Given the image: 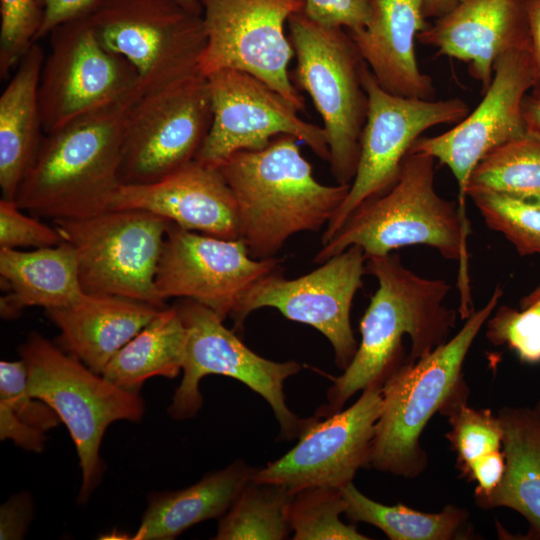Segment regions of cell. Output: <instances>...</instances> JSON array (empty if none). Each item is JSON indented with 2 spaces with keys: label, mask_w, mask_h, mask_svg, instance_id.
Segmentation results:
<instances>
[{
  "label": "cell",
  "mask_w": 540,
  "mask_h": 540,
  "mask_svg": "<svg viewBox=\"0 0 540 540\" xmlns=\"http://www.w3.org/2000/svg\"><path fill=\"white\" fill-rule=\"evenodd\" d=\"M366 273L378 288L360 321L361 342L343 373L329 377L327 402L315 413L320 418L342 410L356 392L383 384L406 360L405 335L411 341L407 359L416 361L446 342L456 324L458 310L444 305L452 288L445 280L419 276L391 253L367 258Z\"/></svg>",
  "instance_id": "1"
},
{
  "label": "cell",
  "mask_w": 540,
  "mask_h": 540,
  "mask_svg": "<svg viewBox=\"0 0 540 540\" xmlns=\"http://www.w3.org/2000/svg\"><path fill=\"white\" fill-rule=\"evenodd\" d=\"M470 224L458 202L441 197L435 188V158L409 151L393 185L362 202L317 252L322 264L350 246L367 258L383 256L414 245L436 249L444 258L459 261L458 313L467 319L474 311L468 275L467 236Z\"/></svg>",
  "instance_id": "2"
},
{
  "label": "cell",
  "mask_w": 540,
  "mask_h": 540,
  "mask_svg": "<svg viewBox=\"0 0 540 540\" xmlns=\"http://www.w3.org/2000/svg\"><path fill=\"white\" fill-rule=\"evenodd\" d=\"M297 141L282 134L218 166L237 204L239 238L255 259L275 257L297 233L319 231L349 192L350 185L320 183Z\"/></svg>",
  "instance_id": "3"
},
{
  "label": "cell",
  "mask_w": 540,
  "mask_h": 540,
  "mask_svg": "<svg viewBox=\"0 0 540 540\" xmlns=\"http://www.w3.org/2000/svg\"><path fill=\"white\" fill-rule=\"evenodd\" d=\"M125 98L45 134L15 202L36 217L73 220L109 210L121 185L120 164L130 110Z\"/></svg>",
  "instance_id": "4"
},
{
  "label": "cell",
  "mask_w": 540,
  "mask_h": 540,
  "mask_svg": "<svg viewBox=\"0 0 540 540\" xmlns=\"http://www.w3.org/2000/svg\"><path fill=\"white\" fill-rule=\"evenodd\" d=\"M503 296L496 286L485 305L462 328L424 357L400 364L382 384L370 463L378 471L415 478L427 466L420 436L432 416L466 383L463 364L479 331Z\"/></svg>",
  "instance_id": "5"
},
{
  "label": "cell",
  "mask_w": 540,
  "mask_h": 540,
  "mask_svg": "<svg viewBox=\"0 0 540 540\" xmlns=\"http://www.w3.org/2000/svg\"><path fill=\"white\" fill-rule=\"evenodd\" d=\"M19 355L29 393L56 412L74 442L82 472L77 501L85 504L104 473L100 447L106 429L119 420L140 421L144 401L138 392L114 385L38 332L27 335Z\"/></svg>",
  "instance_id": "6"
},
{
  "label": "cell",
  "mask_w": 540,
  "mask_h": 540,
  "mask_svg": "<svg viewBox=\"0 0 540 540\" xmlns=\"http://www.w3.org/2000/svg\"><path fill=\"white\" fill-rule=\"evenodd\" d=\"M287 27L296 57L291 81L308 93L322 119L332 176L337 184L350 185L368 112L362 79L366 63L343 28L322 26L303 11L290 16Z\"/></svg>",
  "instance_id": "7"
},
{
  "label": "cell",
  "mask_w": 540,
  "mask_h": 540,
  "mask_svg": "<svg viewBox=\"0 0 540 540\" xmlns=\"http://www.w3.org/2000/svg\"><path fill=\"white\" fill-rule=\"evenodd\" d=\"M101 44L135 69L148 94L199 74L202 15L173 0H103L88 15Z\"/></svg>",
  "instance_id": "8"
},
{
  "label": "cell",
  "mask_w": 540,
  "mask_h": 540,
  "mask_svg": "<svg viewBox=\"0 0 540 540\" xmlns=\"http://www.w3.org/2000/svg\"><path fill=\"white\" fill-rule=\"evenodd\" d=\"M52 222L75 250L84 293L165 307L155 279L170 221L147 211L121 209Z\"/></svg>",
  "instance_id": "9"
},
{
  "label": "cell",
  "mask_w": 540,
  "mask_h": 540,
  "mask_svg": "<svg viewBox=\"0 0 540 540\" xmlns=\"http://www.w3.org/2000/svg\"><path fill=\"white\" fill-rule=\"evenodd\" d=\"M187 331L183 377L175 390L168 414L175 420L194 417L203 400L202 378L222 375L234 378L259 394L270 405L280 426V437H299L307 418L294 414L286 404L285 381L302 366L296 361L276 362L249 349L211 309L189 299L176 304Z\"/></svg>",
  "instance_id": "10"
},
{
  "label": "cell",
  "mask_w": 540,
  "mask_h": 540,
  "mask_svg": "<svg viewBox=\"0 0 540 540\" xmlns=\"http://www.w3.org/2000/svg\"><path fill=\"white\" fill-rule=\"evenodd\" d=\"M206 32L199 62L204 77L233 69L249 73L280 93L299 112L306 104L293 85L294 50L285 26L302 12L304 0H198Z\"/></svg>",
  "instance_id": "11"
},
{
  "label": "cell",
  "mask_w": 540,
  "mask_h": 540,
  "mask_svg": "<svg viewBox=\"0 0 540 540\" xmlns=\"http://www.w3.org/2000/svg\"><path fill=\"white\" fill-rule=\"evenodd\" d=\"M362 79L368 95V112L357 170L344 202L325 228L322 244L362 202L393 185L404 158L423 132L442 124L455 125L469 113L468 104L461 98L425 100L391 94L378 84L367 65Z\"/></svg>",
  "instance_id": "12"
},
{
  "label": "cell",
  "mask_w": 540,
  "mask_h": 540,
  "mask_svg": "<svg viewBox=\"0 0 540 540\" xmlns=\"http://www.w3.org/2000/svg\"><path fill=\"white\" fill-rule=\"evenodd\" d=\"M211 123L208 81L201 74L140 95L124 131L121 184L151 183L194 160Z\"/></svg>",
  "instance_id": "13"
},
{
  "label": "cell",
  "mask_w": 540,
  "mask_h": 540,
  "mask_svg": "<svg viewBox=\"0 0 540 540\" xmlns=\"http://www.w3.org/2000/svg\"><path fill=\"white\" fill-rule=\"evenodd\" d=\"M48 36L38 89L45 134L139 91L135 69L101 44L88 16Z\"/></svg>",
  "instance_id": "14"
},
{
  "label": "cell",
  "mask_w": 540,
  "mask_h": 540,
  "mask_svg": "<svg viewBox=\"0 0 540 540\" xmlns=\"http://www.w3.org/2000/svg\"><path fill=\"white\" fill-rule=\"evenodd\" d=\"M281 271L276 257H251L241 238H219L170 222L155 286L163 302L189 299L211 309L222 320L228 316L233 320L249 292Z\"/></svg>",
  "instance_id": "15"
},
{
  "label": "cell",
  "mask_w": 540,
  "mask_h": 540,
  "mask_svg": "<svg viewBox=\"0 0 540 540\" xmlns=\"http://www.w3.org/2000/svg\"><path fill=\"white\" fill-rule=\"evenodd\" d=\"M206 78L212 123L195 159L218 167L238 151L263 149L274 137L286 134L329 162L323 127L303 120L300 112L265 82L233 69L220 70Z\"/></svg>",
  "instance_id": "16"
},
{
  "label": "cell",
  "mask_w": 540,
  "mask_h": 540,
  "mask_svg": "<svg viewBox=\"0 0 540 540\" xmlns=\"http://www.w3.org/2000/svg\"><path fill=\"white\" fill-rule=\"evenodd\" d=\"M366 260L361 247L350 246L303 276L287 279L281 271L266 277L243 300L233 318L234 330L243 327L251 312L275 308L285 318L321 332L333 348L336 365L345 370L359 345L350 313L354 296L362 287Z\"/></svg>",
  "instance_id": "17"
},
{
  "label": "cell",
  "mask_w": 540,
  "mask_h": 540,
  "mask_svg": "<svg viewBox=\"0 0 540 540\" xmlns=\"http://www.w3.org/2000/svg\"><path fill=\"white\" fill-rule=\"evenodd\" d=\"M532 84L529 45L505 53L495 62L491 84L478 106L446 132L422 135L410 149L428 154L450 169L466 221V190L476 165L497 147L527 135L522 101Z\"/></svg>",
  "instance_id": "18"
},
{
  "label": "cell",
  "mask_w": 540,
  "mask_h": 540,
  "mask_svg": "<svg viewBox=\"0 0 540 540\" xmlns=\"http://www.w3.org/2000/svg\"><path fill=\"white\" fill-rule=\"evenodd\" d=\"M382 408V384L365 388L349 408L307 418L296 445L257 468L253 479L282 485L293 493L311 486L342 489L369 467L375 425Z\"/></svg>",
  "instance_id": "19"
},
{
  "label": "cell",
  "mask_w": 540,
  "mask_h": 540,
  "mask_svg": "<svg viewBox=\"0 0 540 540\" xmlns=\"http://www.w3.org/2000/svg\"><path fill=\"white\" fill-rule=\"evenodd\" d=\"M134 209L161 216L190 231L239 238L234 195L216 166L197 159L146 184H121L109 210Z\"/></svg>",
  "instance_id": "20"
},
{
  "label": "cell",
  "mask_w": 540,
  "mask_h": 540,
  "mask_svg": "<svg viewBox=\"0 0 540 540\" xmlns=\"http://www.w3.org/2000/svg\"><path fill=\"white\" fill-rule=\"evenodd\" d=\"M417 41L438 56L463 61L483 94L495 62L505 53L529 45L527 0H459L421 31Z\"/></svg>",
  "instance_id": "21"
},
{
  "label": "cell",
  "mask_w": 540,
  "mask_h": 540,
  "mask_svg": "<svg viewBox=\"0 0 540 540\" xmlns=\"http://www.w3.org/2000/svg\"><path fill=\"white\" fill-rule=\"evenodd\" d=\"M423 0H371L362 29L347 31L378 84L387 92L432 100V78L417 63L415 43L427 26Z\"/></svg>",
  "instance_id": "22"
},
{
  "label": "cell",
  "mask_w": 540,
  "mask_h": 540,
  "mask_svg": "<svg viewBox=\"0 0 540 540\" xmlns=\"http://www.w3.org/2000/svg\"><path fill=\"white\" fill-rule=\"evenodd\" d=\"M163 307L83 293L72 304L46 310L59 329L58 346L98 374Z\"/></svg>",
  "instance_id": "23"
},
{
  "label": "cell",
  "mask_w": 540,
  "mask_h": 540,
  "mask_svg": "<svg viewBox=\"0 0 540 540\" xmlns=\"http://www.w3.org/2000/svg\"><path fill=\"white\" fill-rule=\"evenodd\" d=\"M44 59L35 42L0 96V187L5 199L15 200L45 136L38 95Z\"/></svg>",
  "instance_id": "24"
},
{
  "label": "cell",
  "mask_w": 540,
  "mask_h": 540,
  "mask_svg": "<svg viewBox=\"0 0 540 540\" xmlns=\"http://www.w3.org/2000/svg\"><path fill=\"white\" fill-rule=\"evenodd\" d=\"M0 276L6 291L0 299L5 319L27 307H65L84 293L75 250L65 241L32 251L0 248Z\"/></svg>",
  "instance_id": "25"
},
{
  "label": "cell",
  "mask_w": 540,
  "mask_h": 540,
  "mask_svg": "<svg viewBox=\"0 0 540 540\" xmlns=\"http://www.w3.org/2000/svg\"><path fill=\"white\" fill-rule=\"evenodd\" d=\"M497 416L505 472L497 488L476 504L518 512L529 525L525 539L540 540V400L532 406L502 407Z\"/></svg>",
  "instance_id": "26"
},
{
  "label": "cell",
  "mask_w": 540,
  "mask_h": 540,
  "mask_svg": "<svg viewBox=\"0 0 540 540\" xmlns=\"http://www.w3.org/2000/svg\"><path fill=\"white\" fill-rule=\"evenodd\" d=\"M257 468L238 459L186 488L150 495L133 540H172L193 525L220 519Z\"/></svg>",
  "instance_id": "27"
},
{
  "label": "cell",
  "mask_w": 540,
  "mask_h": 540,
  "mask_svg": "<svg viewBox=\"0 0 540 540\" xmlns=\"http://www.w3.org/2000/svg\"><path fill=\"white\" fill-rule=\"evenodd\" d=\"M186 338L176 305L163 307L116 353L101 375L118 387L138 393L147 379L175 378L182 370Z\"/></svg>",
  "instance_id": "28"
},
{
  "label": "cell",
  "mask_w": 540,
  "mask_h": 540,
  "mask_svg": "<svg viewBox=\"0 0 540 540\" xmlns=\"http://www.w3.org/2000/svg\"><path fill=\"white\" fill-rule=\"evenodd\" d=\"M345 515L353 522L371 524L391 540H452L469 535L467 510L446 505L437 513L414 510L401 503L388 506L360 492L353 482L342 489Z\"/></svg>",
  "instance_id": "29"
},
{
  "label": "cell",
  "mask_w": 540,
  "mask_h": 540,
  "mask_svg": "<svg viewBox=\"0 0 540 540\" xmlns=\"http://www.w3.org/2000/svg\"><path fill=\"white\" fill-rule=\"evenodd\" d=\"M254 476V475H253ZM288 488L253 478L219 519L216 540H282L291 532Z\"/></svg>",
  "instance_id": "30"
},
{
  "label": "cell",
  "mask_w": 540,
  "mask_h": 540,
  "mask_svg": "<svg viewBox=\"0 0 540 540\" xmlns=\"http://www.w3.org/2000/svg\"><path fill=\"white\" fill-rule=\"evenodd\" d=\"M466 192L540 200V137L527 134L488 153L472 171Z\"/></svg>",
  "instance_id": "31"
},
{
  "label": "cell",
  "mask_w": 540,
  "mask_h": 540,
  "mask_svg": "<svg viewBox=\"0 0 540 540\" xmlns=\"http://www.w3.org/2000/svg\"><path fill=\"white\" fill-rule=\"evenodd\" d=\"M346 502L339 488L311 486L294 493L289 523L294 540H367L354 525L341 520Z\"/></svg>",
  "instance_id": "32"
},
{
  "label": "cell",
  "mask_w": 540,
  "mask_h": 540,
  "mask_svg": "<svg viewBox=\"0 0 540 540\" xmlns=\"http://www.w3.org/2000/svg\"><path fill=\"white\" fill-rule=\"evenodd\" d=\"M469 389L462 386L439 411L448 418L446 434L457 455V467L462 475L479 458L502 449V427L497 415L489 409L467 405Z\"/></svg>",
  "instance_id": "33"
},
{
  "label": "cell",
  "mask_w": 540,
  "mask_h": 540,
  "mask_svg": "<svg viewBox=\"0 0 540 540\" xmlns=\"http://www.w3.org/2000/svg\"><path fill=\"white\" fill-rule=\"evenodd\" d=\"M485 224L502 234L521 256H540V200L496 193L471 195Z\"/></svg>",
  "instance_id": "34"
},
{
  "label": "cell",
  "mask_w": 540,
  "mask_h": 540,
  "mask_svg": "<svg viewBox=\"0 0 540 540\" xmlns=\"http://www.w3.org/2000/svg\"><path fill=\"white\" fill-rule=\"evenodd\" d=\"M486 338L505 345L523 363H540V299L519 310L501 306L486 321Z\"/></svg>",
  "instance_id": "35"
},
{
  "label": "cell",
  "mask_w": 540,
  "mask_h": 540,
  "mask_svg": "<svg viewBox=\"0 0 540 540\" xmlns=\"http://www.w3.org/2000/svg\"><path fill=\"white\" fill-rule=\"evenodd\" d=\"M0 77L15 70L37 42L42 11L36 0H0Z\"/></svg>",
  "instance_id": "36"
},
{
  "label": "cell",
  "mask_w": 540,
  "mask_h": 540,
  "mask_svg": "<svg viewBox=\"0 0 540 540\" xmlns=\"http://www.w3.org/2000/svg\"><path fill=\"white\" fill-rule=\"evenodd\" d=\"M0 401L25 424L48 432L56 427L60 418L44 401L32 396L27 388V370L24 361L0 362Z\"/></svg>",
  "instance_id": "37"
},
{
  "label": "cell",
  "mask_w": 540,
  "mask_h": 540,
  "mask_svg": "<svg viewBox=\"0 0 540 540\" xmlns=\"http://www.w3.org/2000/svg\"><path fill=\"white\" fill-rule=\"evenodd\" d=\"M63 239L56 229L34 215H26L15 200H0V248L35 249L59 245Z\"/></svg>",
  "instance_id": "38"
},
{
  "label": "cell",
  "mask_w": 540,
  "mask_h": 540,
  "mask_svg": "<svg viewBox=\"0 0 540 540\" xmlns=\"http://www.w3.org/2000/svg\"><path fill=\"white\" fill-rule=\"evenodd\" d=\"M303 13L312 21L330 28L356 31L366 26L371 0H304Z\"/></svg>",
  "instance_id": "39"
},
{
  "label": "cell",
  "mask_w": 540,
  "mask_h": 540,
  "mask_svg": "<svg viewBox=\"0 0 540 540\" xmlns=\"http://www.w3.org/2000/svg\"><path fill=\"white\" fill-rule=\"evenodd\" d=\"M42 11V24L37 41L47 37L56 27L90 15L103 0H36Z\"/></svg>",
  "instance_id": "40"
},
{
  "label": "cell",
  "mask_w": 540,
  "mask_h": 540,
  "mask_svg": "<svg viewBox=\"0 0 540 540\" xmlns=\"http://www.w3.org/2000/svg\"><path fill=\"white\" fill-rule=\"evenodd\" d=\"M33 516L28 493L11 496L0 508V539H22Z\"/></svg>",
  "instance_id": "41"
},
{
  "label": "cell",
  "mask_w": 540,
  "mask_h": 540,
  "mask_svg": "<svg viewBox=\"0 0 540 540\" xmlns=\"http://www.w3.org/2000/svg\"><path fill=\"white\" fill-rule=\"evenodd\" d=\"M505 467L502 449L479 458L468 467L463 476L477 483L475 500L488 496L497 488L503 478Z\"/></svg>",
  "instance_id": "42"
},
{
  "label": "cell",
  "mask_w": 540,
  "mask_h": 540,
  "mask_svg": "<svg viewBox=\"0 0 540 540\" xmlns=\"http://www.w3.org/2000/svg\"><path fill=\"white\" fill-rule=\"evenodd\" d=\"M46 433L20 421L9 407L0 401V439L12 440L27 451L42 452L45 449Z\"/></svg>",
  "instance_id": "43"
},
{
  "label": "cell",
  "mask_w": 540,
  "mask_h": 540,
  "mask_svg": "<svg viewBox=\"0 0 540 540\" xmlns=\"http://www.w3.org/2000/svg\"><path fill=\"white\" fill-rule=\"evenodd\" d=\"M529 52L533 69L531 96L540 101V0H527Z\"/></svg>",
  "instance_id": "44"
},
{
  "label": "cell",
  "mask_w": 540,
  "mask_h": 540,
  "mask_svg": "<svg viewBox=\"0 0 540 540\" xmlns=\"http://www.w3.org/2000/svg\"><path fill=\"white\" fill-rule=\"evenodd\" d=\"M522 114L527 134L540 137V101L527 94L522 101Z\"/></svg>",
  "instance_id": "45"
},
{
  "label": "cell",
  "mask_w": 540,
  "mask_h": 540,
  "mask_svg": "<svg viewBox=\"0 0 540 540\" xmlns=\"http://www.w3.org/2000/svg\"><path fill=\"white\" fill-rule=\"evenodd\" d=\"M459 0H423L425 17L438 18L450 11Z\"/></svg>",
  "instance_id": "46"
},
{
  "label": "cell",
  "mask_w": 540,
  "mask_h": 540,
  "mask_svg": "<svg viewBox=\"0 0 540 540\" xmlns=\"http://www.w3.org/2000/svg\"><path fill=\"white\" fill-rule=\"evenodd\" d=\"M179 5H181L183 8L202 15V7L198 0H173Z\"/></svg>",
  "instance_id": "47"
},
{
  "label": "cell",
  "mask_w": 540,
  "mask_h": 540,
  "mask_svg": "<svg viewBox=\"0 0 540 540\" xmlns=\"http://www.w3.org/2000/svg\"><path fill=\"white\" fill-rule=\"evenodd\" d=\"M540 299V285L520 300V308L527 307Z\"/></svg>",
  "instance_id": "48"
}]
</instances>
